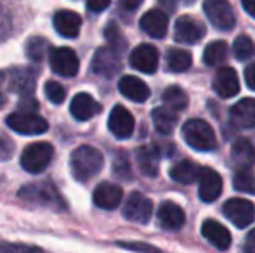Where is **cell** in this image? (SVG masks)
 I'll return each mask as SVG.
<instances>
[{"label": "cell", "instance_id": "1", "mask_svg": "<svg viewBox=\"0 0 255 253\" xmlns=\"http://www.w3.org/2000/svg\"><path fill=\"white\" fill-rule=\"evenodd\" d=\"M104 165L103 153L92 146H80L71 153L70 167L71 173L78 182H89L101 172Z\"/></svg>", "mask_w": 255, "mask_h": 253}, {"label": "cell", "instance_id": "2", "mask_svg": "<svg viewBox=\"0 0 255 253\" xmlns=\"http://www.w3.org/2000/svg\"><path fill=\"white\" fill-rule=\"evenodd\" d=\"M23 201L30 203V205L44 206V208L51 210H64L66 203H64L63 196L59 194V191L54 187L52 182H35V184H26L24 187H21L17 192Z\"/></svg>", "mask_w": 255, "mask_h": 253}, {"label": "cell", "instance_id": "3", "mask_svg": "<svg viewBox=\"0 0 255 253\" xmlns=\"http://www.w3.org/2000/svg\"><path fill=\"white\" fill-rule=\"evenodd\" d=\"M182 139L189 148L196 149V151H214L217 146V139H215L214 128L208 125L205 120L193 118L184 123L182 127Z\"/></svg>", "mask_w": 255, "mask_h": 253}, {"label": "cell", "instance_id": "4", "mask_svg": "<svg viewBox=\"0 0 255 253\" xmlns=\"http://www.w3.org/2000/svg\"><path fill=\"white\" fill-rule=\"evenodd\" d=\"M54 158V148L51 142H33L26 146L21 155V167L30 173H42L47 170Z\"/></svg>", "mask_w": 255, "mask_h": 253}, {"label": "cell", "instance_id": "5", "mask_svg": "<svg viewBox=\"0 0 255 253\" xmlns=\"http://www.w3.org/2000/svg\"><path fill=\"white\" fill-rule=\"evenodd\" d=\"M7 127L21 135H40L49 130V122L37 111H16L5 120Z\"/></svg>", "mask_w": 255, "mask_h": 253}, {"label": "cell", "instance_id": "6", "mask_svg": "<svg viewBox=\"0 0 255 253\" xmlns=\"http://www.w3.org/2000/svg\"><path fill=\"white\" fill-rule=\"evenodd\" d=\"M203 10L212 26L221 31H231L236 24V16L229 0H205Z\"/></svg>", "mask_w": 255, "mask_h": 253}, {"label": "cell", "instance_id": "7", "mask_svg": "<svg viewBox=\"0 0 255 253\" xmlns=\"http://www.w3.org/2000/svg\"><path fill=\"white\" fill-rule=\"evenodd\" d=\"M224 217L238 229H245L255 220V206L252 201L243 198H231L222 206Z\"/></svg>", "mask_w": 255, "mask_h": 253}, {"label": "cell", "instance_id": "8", "mask_svg": "<svg viewBox=\"0 0 255 253\" xmlns=\"http://www.w3.org/2000/svg\"><path fill=\"white\" fill-rule=\"evenodd\" d=\"M49 64L54 73L66 78L75 77L80 70L77 52L70 47H52L49 51Z\"/></svg>", "mask_w": 255, "mask_h": 253}, {"label": "cell", "instance_id": "9", "mask_svg": "<svg viewBox=\"0 0 255 253\" xmlns=\"http://www.w3.org/2000/svg\"><path fill=\"white\" fill-rule=\"evenodd\" d=\"M153 215V203L141 192H130L125 199L124 217L135 224H148Z\"/></svg>", "mask_w": 255, "mask_h": 253}, {"label": "cell", "instance_id": "10", "mask_svg": "<svg viewBox=\"0 0 255 253\" xmlns=\"http://www.w3.org/2000/svg\"><path fill=\"white\" fill-rule=\"evenodd\" d=\"M203 37H205V26L196 17L188 16V14L177 17L174 28V38L179 44H188V45L198 44Z\"/></svg>", "mask_w": 255, "mask_h": 253}, {"label": "cell", "instance_id": "11", "mask_svg": "<svg viewBox=\"0 0 255 253\" xmlns=\"http://www.w3.org/2000/svg\"><path fill=\"white\" fill-rule=\"evenodd\" d=\"M122 54H118L117 51H113L111 47H101L96 51L94 58H92V71L99 77L104 78H113L115 75L120 71L122 68Z\"/></svg>", "mask_w": 255, "mask_h": 253}, {"label": "cell", "instance_id": "12", "mask_svg": "<svg viewBox=\"0 0 255 253\" xmlns=\"http://www.w3.org/2000/svg\"><path fill=\"white\" fill-rule=\"evenodd\" d=\"M128 63L134 70L141 71V73L151 75L158 70V63H160V56H158L156 47L151 44H141L130 52Z\"/></svg>", "mask_w": 255, "mask_h": 253}, {"label": "cell", "instance_id": "13", "mask_svg": "<svg viewBox=\"0 0 255 253\" xmlns=\"http://www.w3.org/2000/svg\"><path fill=\"white\" fill-rule=\"evenodd\" d=\"M108 128H110V132L117 139H128L132 134H134L135 120L127 108L117 104L110 113V118H108Z\"/></svg>", "mask_w": 255, "mask_h": 253}, {"label": "cell", "instance_id": "14", "mask_svg": "<svg viewBox=\"0 0 255 253\" xmlns=\"http://www.w3.org/2000/svg\"><path fill=\"white\" fill-rule=\"evenodd\" d=\"M212 87H214V92L222 99H229L235 97L240 92V80L238 75L233 68L224 66L219 68L217 73L214 77V82H212Z\"/></svg>", "mask_w": 255, "mask_h": 253}, {"label": "cell", "instance_id": "15", "mask_svg": "<svg viewBox=\"0 0 255 253\" xmlns=\"http://www.w3.org/2000/svg\"><path fill=\"white\" fill-rule=\"evenodd\" d=\"M198 196L203 203H214L222 192V177L210 167H205L200 172Z\"/></svg>", "mask_w": 255, "mask_h": 253}, {"label": "cell", "instance_id": "16", "mask_svg": "<svg viewBox=\"0 0 255 253\" xmlns=\"http://www.w3.org/2000/svg\"><path fill=\"white\" fill-rule=\"evenodd\" d=\"M158 224H160L161 229L167 231H177L184 226L186 222V213L177 203L174 201H163L158 206L156 213Z\"/></svg>", "mask_w": 255, "mask_h": 253}, {"label": "cell", "instance_id": "17", "mask_svg": "<svg viewBox=\"0 0 255 253\" xmlns=\"http://www.w3.org/2000/svg\"><path fill=\"white\" fill-rule=\"evenodd\" d=\"M101 104L92 97L87 92H80L71 99L70 113L78 120V122H87V120L94 118L98 113H101Z\"/></svg>", "mask_w": 255, "mask_h": 253}, {"label": "cell", "instance_id": "18", "mask_svg": "<svg viewBox=\"0 0 255 253\" xmlns=\"http://www.w3.org/2000/svg\"><path fill=\"white\" fill-rule=\"evenodd\" d=\"M92 199H94V205L99 206V208L115 210V208L120 206L122 199H124V191H122V187L117 186V184L101 182L94 189Z\"/></svg>", "mask_w": 255, "mask_h": 253}, {"label": "cell", "instance_id": "19", "mask_svg": "<svg viewBox=\"0 0 255 253\" xmlns=\"http://www.w3.org/2000/svg\"><path fill=\"white\" fill-rule=\"evenodd\" d=\"M118 90L124 97L130 99L134 102H146L151 95L149 87L141 80V78L134 77V75H125L118 82Z\"/></svg>", "mask_w": 255, "mask_h": 253}, {"label": "cell", "instance_id": "20", "mask_svg": "<svg viewBox=\"0 0 255 253\" xmlns=\"http://www.w3.org/2000/svg\"><path fill=\"white\" fill-rule=\"evenodd\" d=\"M202 234L203 238L217 250H228L231 247V233L228 231V227H224L222 224H219L217 220H205L202 224Z\"/></svg>", "mask_w": 255, "mask_h": 253}, {"label": "cell", "instance_id": "21", "mask_svg": "<svg viewBox=\"0 0 255 253\" xmlns=\"http://www.w3.org/2000/svg\"><path fill=\"white\" fill-rule=\"evenodd\" d=\"M54 28L64 38H77L82 30V17L75 10H59L54 14Z\"/></svg>", "mask_w": 255, "mask_h": 253}, {"label": "cell", "instance_id": "22", "mask_svg": "<svg viewBox=\"0 0 255 253\" xmlns=\"http://www.w3.org/2000/svg\"><path fill=\"white\" fill-rule=\"evenodd\" d=\"M139 26L146 35L153 38H163L168 30V16L160 9H151L141 17Z\"/></svg>", "mask_w": 255, "mask_h": 253}, {"label": "cell", "instance_id": "23", "mask_svg": "<svg viewBox=\"0 0 255 253\" xmlns=\"http://www.w3.org/2000/svg\"><path fill=\"white\" fill-rule=\"evenodd\" d=\"M37 85V73L30 68H16L9 75V90L19 95L33 94Z\"/></svg>", "mask_w": 255, "mask_h": 253}, {"label": "cell", "instance_id": "24", "mask_svg": "<svg viewBox=\"0 0 255 253\" xmlns=\"http://www.w3.org/2000/svg\"><path fill=\"white\" fill-rule=\"evenodd\" d=\"M229 120L236 128H254L255 127V99L245 97L236 102L229 111Z\"/></svg>", "mask_w": 255, "mask_h": 253}, {"label": "cell", "instance_id": "25", "mask_svg": "<svg viewBox=\"0 0 255 253\" xmlns=\"http://www.w3.org/2000/svg\"><path fill=\"white\" fill-rule=\"evenodd\" d=\"M231 158L236 169H250L255 163V148L250 139L238 137L231 146Z\"/></svg>", "mask_w": 255, "mask_h": 253}, {"label": "cell", "instance_id": "26", "mask_svg": "<svg viewBox=\"0 0 255 253\" xmlns=\"http://www.w3.org/2000/svg\"><path fill=\"white\" fill-rule=\"evenodd\" d=\"M135 162L142 175L156 177L160 167V153L154 146H142L135 151Z\"/></svg>", "mask_w": 255, "mask_h": 253}, {"label": "cell", "instance_id": "27", "mask_svg": "<svg viewBox=\"0 0 255 253\" xmlns=\"http://www.w3.org/2000/svg\"><path fill=\"white\" fill-rule=\"evenodd\" d=\"M202 167H198L191 160H181L170 169V179L179 184H191L200 177Z\"/></svg>", "mask_w": 255, "mask_h": 253}, {"label": "cell", "instance_id": "28", "mask_svg": "<svg viewBox=\"0 0 255 253\" xmlns=\"http://www.w3.org/2000/svg\"><path fill=\"white\" fill-rule=\"evenodd\" d=\"M151 118L154 128L163 135L172 134V130L177 125V111L168 109L167 106L165 108H161V106L160 108H154L151 113Z\"/></svg>", "mask_w": 255, "mask_h": 253}, {"label": "cell", "instance_id": "29", "mask_svg": "<svg viewBox=\"0 0 255 253\" xmlns=\"http://www.w3.org/2000/svg\"><path fill=\"white\" fill-rule=\"evenodd\" d=\"M165 61H167L168 71H172V73H184V71H188L189 68H191L193 58L188 51H184V49L174 47V49H168Z\"/></svg>", "mask_w": 255, "mask_h": 253}, {"label": "cell", "instance_id": "30", "mask_svg": "<svg viewBox=\"0 0 255 253\" xmlns=\"http://www.w3.org/2000/svg\"><path fill=\"white\" fill-rule=\"evenodd\" d=\"M161 101L165 102L168 109H174V111H184L188 108V94L182 90L179 85H170L163 90L161 94Z\"/></svg>", "mask_w": 255, "mask_h": 253}, {"label": "cell", "instance_id": "31", "mask_svg": "<svg viewBox=\"0 0 255 253\" xmlns=\"http://www.w3.org/2000/svg\"><path fill=\"white\" fill-rule=\"evenodd\" d=\"M228 54L229 47L224 40L210 42L203 51V63L207 66H217V64H222L228 59Z\"/></svg>", "mask_w": 255, "mask_h": 253}, {"label": "cell", "instance_id": "32", "mask_svg": "<svg viewBox=\"0 0 255 253\" xmlns=\"http://www.w3.org/2000/svg\"><path fill=\"white\" fill-rule=\"evenodd\" d=\"M233 186L240 192L255 194V173L250 169H236L233 175Z\"/></svg>", "mask_w": 255, "mask_h": 253}, {"label": "cell", "instance_id": "33", "mask_svg": "<svg viewBox=\"0 0 255 253\" xmlns=\"http://www.w3.org/2000/svg\"><path fill=\"white\" fill-rule=\"evenodd\" d=\"M233 52L238 61H249L255 56V44L250 37L247 35H240L236 37L235 44H233Z\"/></svg>", "mask_w": 255, "mask_h": 253}, {"label": "cell", "instance_id": "34", "mask_svg": "<svg viewBox=\"0 0 255 253\" xmlns=\"http://www.w3.org/2000/svg\"><path fill=\"white\" fill-rule=\"evenodd\" d=\"M49 51V42L42 37H33L26 42V56L30 61L40 63L44 61V56Z\"/></svg>", "mask_w": 255, "mask_h": 253}, {"label": "cell", "instance_id": "35", "mask_svg": "<svg viewBox=\"0 0 255 253\" xmlns=\"http://www.w3.org/2000/svg\"><path fill=\"white\" fill-rule=\"evenodd\" d=\"M104 37H106L108 40V47H111L113 51H117L118 54H122V52L125 51V47H127V40H125V37L122 35L120 28L117 26L115 23H110L106 26V30H104Z\"/></svg>", "mask_w": 255, "mask_h": 253}, {"label": "cell", "instance_id": "36", "mask_svg": "<svg viewBox=\"0 0 255 253\" xmlns=\"http://www.w3.org/2000/svg\"><path fill=\"white\" fill-rule=\"evenodd\" d=\"M45 95H47V99L52 104H61V102L66 99V90H64V87L61 84H57V82H54V80H49L47 84H45Z\"/></svg>", "mask_w": 255, "mask_h": 253}, {"label": "cell", "instance_id": "37", "mask_svg": "<svg viewBox=\"0 0 255 253\" xmlns=\"http://www.w3.org/2000/svg\"><path fill=\"white\" fill-rule=\"evenodd\" d=\"M0 253H45L42 248L23 243H0Z\"/></svg>", "mask_w": 255, "mask_h": 253}, {"label": "cell", "instance_id": "38", "mask_svg": "<svg viewBox=\"0 0 255 253\" xmlns=\"http://www.w3.org/2000/svg\"><path fill=\"white\" fill-rule=\"evenodd\" d=\"M113 170H115V175H118V177H120V179H125V180H130V179H132L130 165H128L127 158H125L124 155L118 156V158L115 160Z\"/></svg>", "mask_w": 255, "mask_h": 253}, {"label": "cell", "instance_id": "39", "mask_svg": "<svg viewBox=\"0 0 255 253\" xmlns=\"http://www.w3.org/2000/svg\"><path fill=\"white\" fill-rule=\"evenodd\" d=\"M118 247L125 248V250L139 252V253H165V252L158 250L156 247H151V245H148V243H139V241H135V243H124V241H120Z\"/></svg>", "mask_w": 255, "mask_h": 253}, {"label": "cell", "instance_id": "40", "mask_svg": "<svg viewBox=\"0 0 255 253\" xmlns=\"http://www.w3.org/2000/svg\"><path fill=\"white\" fill-rule=\"evenodd\" d=\"M14 153V144L5 134H0V160H9Z\"/></svg>", "mask_w": 255, "mask_h": 253}, {"label": "cell", "instance_id": "41", "mask_svg": "<svg viewBox=\"0 0 255 253\" xmlns=\"http://www.w3.org/2000/svg\"><path fill=\"white\" fill-rule=\"evenodd\" d=\"M10 28H12V23H10V16L7 14L5 9L0 7V40L9 37Z\"/></svg>", "mask_w": 255, "mask_h": 253}, {"label": "cell", "instance_id": "42", "mask_svg": "<svg viewBox=\"0 0 255 253\" xmlns=\"http://www.w3.org/2000/svg\"><path fill=\"white\" fill-rule=\"evenodd\" d=\"M111 3V0H87V9L91 12H103L104 9H108Z\"/></svg>", "mask_w": 255, "mask_h": 253}, {"label": "cell", "instance_id": "43", "mask_svg": "<svg viewBox=\"0 0 255 253\" xmlns=\"http://www.w3.org/2000/svg\"><path fill=\"white\" fill-rule=\"evenodd\" d=\"M242 250H243V253H255V227L249 231Z\"/></svg>", "mask_w": 255, "mask_h": 253}, {"label": "cell", "instance_id": "44", "mask_svg": "<svg viewBox=\"0 0 255 253\" xmlns=\"http://www.w3.org/2000/svg\"><path fill=\"white\" fill-rule=\"evenodd\" d=\"M245 82H247V85H249V88L255 90V63L249 64V66L245 68Z\"/></svg>", "mask_w": 255, "mask_h": 253}, {"label": "cell", "instance_id": "45", "mask_svg": "<svg viewBox=\"0 0 255 253\" xmlns=\"http://www.w3.org/2000/svg\"><path fill=\"white\" fill-rule=\"evenodd\" d=\"M19 109L21 111H37L38 109V104L35 99H28V95H24L19 102Z\"/></svg>", "mask_w": 255, "mask_h": 253}, {"label": "cell", "instance_id": "46", "mask_svg": "<svg viewBox=\"0 0 255 253\" xmlns=\"http://www.w3.org/2000/svg\"><path fill=\"white\" fill-rule=\"evenodd\" d=\"M142 2H144V0H120V5L127 10H135L141 7Z\"/></svg>", "mask_w": 255, "mask_h": 253}, {"label": "cell", "instance_id": "47", "mask_svg": "<svg viewBox=\"0 0 255 253\" xmlns=\"http://www.w3.org/2000/svg\"><path fill=\"white\" fill-rule=\"evenodd\" d=\"M242 7L255 19V0H242Z\"/></svg>", "mask_w": 255, "mask_h": 253}, {"label": "cell", "instance_id": "48", "mask_svg": "<svg viewBox=\"0 0 255 253\" xmlns=\"http://www.w3.org/2000/svg\"><path fill=\"white\" fill-rule=\"evenodd\" d=\"M2 82H3V73H0V108H2L3 101H5V97H3V92H2Z\"/></svg>", "mask_w": 255, "mask_h": 253}, {"label": "cell", "instance_id": "49", "mask_svg": "<svg viewBox=\"0 0 255 253\" xmlns=\"http://www.w3.org/2000/svg\"><path fill=\"white\" fill-rule=\"evenodd\" d=\"M195 0H184V3H193Z\"/></svg>", "mask_w": 255, "mask_h": 253}]
</instances>
